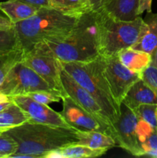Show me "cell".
Instances as JSON below:
<instances>
[{
	"label": "cell",
	"mask_w": 157,
	"mask_h": 158,
	"mask_svg": "<svg viewBox=\"0 0 157 158\" xmlns=\"http://www.w3.org/2000/svg\"><path fill=\"white\" fill-rule=\"evenodd\" d=\"M22 54L23 51L19 48L6 52H0V85L13 66L21 61Z\"/></svg>",
	"instance_id": "cell-22"
},
{
	"label": "cell",
	"mask_w": 157,
	"mask_h": 158,
	"mask_svg": "<svg viewBox=\"0 0 157 158\" xmlns=\"http://www.w3.org/2000/svg\"><path fill=\"white\" fill-rule=\"evenodd\" d=\"M156 117H157V111H156Z\"/></svg>",
	"instance_id": "cell-36"
},
{
	"label": "cell",
	"mask_w": 157,
	"mask_h": 158,
	"mask_svg": "<svg viewBox=\"0 0 157 158\" xmlns=\"http://www.w3.org/2000/svg\"><path fill=\"white\" fill-rule=\"evenodd\" d=\"M151 58H152V60H151V64L155 66V67H157V47L155 49V51L152 52V55H151Z\"/></svg>",
	"instance_id": "cell-33"
},
{
	"label": "cell",
	"mask_w": 157,
	"mask_h": 158,
	"mask_svg": "<svg viewBox=\"0 0 157 158\" xmlns=\"http://www.w3.org/2000/svg\"><path fill=\"white\" fill-rule=\"evenodd\" d=\"M78 17L66 15L50 6H44L30 18L14 25L18 47L23 52L42 42L64 39L76 25Z\"/></svg>",
	"instance_id": "cell-2"
},
{
	"label": "cell",
	"mask_w": 157,
	"mask_h": 158,
	"mask_svg": "<svg viewBox=\"0 0 157 158\" xmlns=\"http://www.w3.org/2000/svg\"><path fill=\"white\" fill-rule=\"evenodd\" d=\"M99 9L123 21H132L139 16V0H106Z\"/></svg>",
	"instance_id": "cell-15"
},
{
	"label": "cell",
	"mask_w": 157,
	"mask_h": 158,
	"mask_svg": "<svg viewBox=\"0 0 157 158\" xmlns=\"http://www.w3.org/2000/svg\"><path fill=\"white\" fill-rule=\"evenodd\" d=\"M143 156L157 157V127H155L141 144Z\"/></svg>",
	"instance_id": "cell-27"
},
{
	"label": "cell",
	"mask_w": 157,
	"mask_h": 158,
	"mask_svg": "<svg viewBox=\"0 0 157 158\" xmlns=\"http://www.w3.org/2000/svg\"><path fill=\"white\" fill-rule=\"evenodd\" d=\"M102 57L105 75L111 92L117 103L121 105L129 88L141 79V73L130 70L123 66L116 56Z\"/></svg>",
	"instance_id": "cell-9"
},
{
	"label": "cell",
	"mask_w": 157,
	"mask_h": 158,
	"mask_svg": "<svg viewBox=\"0 0 157 158\" xmlns=\"http://www.w3.org/2000/svg\"><path fill=\"white\" fill-rule=\"evenodd\" d=\"M10 98L27 114L30 123L73 128L64 120L60 113L55 111L48 105L38 103L28 96H14Z\"/></svg>",
	"instance_id": "cell-10"
},
{
	"label": "cell",
	"mask_w": 157,
	"mask_h": 158,
	"mask_svg": "<svg viewBox=\"0 0 157 158\" xmlns=\"http://www.w3.org/2000/svg\"><path fill=\"white\" fill-rule=\"evenodd\" d=\"M17 150V142L6 131L0 132V158H11Z\"/></svg>",
	"instance_id": "cell-24"
},
{
	"label": "cell",
	"mask_w": 157,
	"mask_h": 158,
	"mask_svg": "<svg viewBox=\"0 0 157 158\" xmlns=\"http://www.w3.org/2000/svg\"><path fill=\"white\" fill-rule=\"evenodd\" d=\"M108 151L106 149H92L85 145L75 143L49 152L45 158H86L96 157Z\"/></svg>",
	"instance_id": "cell-18"
},
{
	"label": "cell",
	"mask_w": 157,
	"mask_h": 158,
	"mask_svg": "<svg viewBox=\"0 0 157 158\" xmlns=\"http://www.w3.org/2000/svg\"><path fill=\"white\" fill-rule=\"evenodd\" d=\"M18 1L24 2L34 5V6H38V7L49 6V0H18Z\"/></svg>",
	"instance_id": "cell-31"
},
{
	"label": "cell",
	"mask_w": 157,
	"mask_h": 158,
	"mask_svg": "<svg viewBox=\"0 0 157 158\" xmlns=\"http://www.w3.org/2000/svg\"><path fill=\"white\" fill-rule=\"evenodd\" d=\"M29 120L27 114L12 101L6 109L0 112V132L7 131Z\"/></svg>",
	"instance_id": "cell-21"
},
{
	"label": "cell",
	"mask_w": 157,
	"mask_h": 158,
	"mask_svg": "<svg viewBox=\"0 0 157 158\" xmlns=\"http://www.w3.org/2000/svg\"><path fill=\"white\" fill-rule=\"evenodd\" d=\"M33 48L47 52L62 62H86L99 56L95 33V12L78 17L70 32L56 42H42ZM32 48V49H33Z\"/></svg>",
	"instance_id": "cell-3"
},
{
	"label": "cell",
	"mask_w": 157,
	"mask_h": 158,
	"mask_svg": "<svg viewBox=\"0 0 157 158\" xmlns=\"http://www.w3.org/2000/svg\"><path fill=\"white\" fill-rule=\"evenodd\" d=\"M40 8L18 0H5L0 2V11L14 24L32 17Z\"/></svg>",
	"instance_id": "cell-16"
},
{
	"label": "cell",
	"mask_w": 157,
	"mask_h": 158,
	"mask_svg": "<svg viewBox=\"0 0 157 158\" xmlns=\"http://www.w3.org/2000/svg\"><path fill=\"white\" fill-rule=\"evenodd\" d=\"M141 80L157 94V67L149 65L141 73Z\"/></svg>",
	"instance_id": "cell-28"
},
{
	"label": "cell",
	"mask_w": 157,
	"mask_h": 158,
	"mask_svg": "<svg viewBox=\"0 0 157 158\" xmlns=\"http://www.w3.org/2000/svg\"><path fill=\"white\" fill-rule=\"evenodd\" d=\"M62 110L60 112L64 120L72 127L79 131H95L110 135V125L101 122L80 107L68 96L62 99Z\"/></svg>",
	"instance_id": "cell-11"
},
{
	"label": "cell",
	"mask_w": 157,
	"mask_h": 158,
	"mask_svg": "<svg viewBox=\"0 0 157 158\" xmlns=\"http://www.w3.org/2000/svg\"><path fill=\"white\" fill-rule=\"evenodd\" d=\"M11 100V98L8 96L5 95V94L0 93V103H2V102H7Z\"/></svg>",
	"instance_id": "cell-35"
},
{
	"label": "cell",
	"mask_w": 157,
	"mask_h": 158,
	"mask_svg": "<svg viewBox=\"0 0 157 158\" xmlns=\"http://www.w3.org/2000/svg\"><path fill=\"white\" fill-rule=\"evenodd\" d=\"M60 79L62 86L66 96L99 120L110 125L104 112L92 96L78 84L62 67L60 71Z\"/></svg>",
	"instance_id": "cell-12"
},
{
	"label": "cell",
	"mask_w": 157,
	"mask_h": 158,
	"mask_svg": "<svg viewBox=\"0 0 157 158\" xmlns=\"http://www.w3.org/2000/svg\"><path fill=\"white\" fill-rule=\"evenodd\" d=\"M146 11L147 12H152V0H139V15H141Z\"/></svg>",
	"instance_id": "cell-29"
},
{
	"label": "cell",
	"mask_w": 157,
	"mask_h": 158,
	"mask_svg": "<svg viewBox=\"0 0 157 158\" xmlns=\"http://www.w3.org/2000/svg\"><path fill=\"white\" fill-rule=\"evenodd\" d=\"M12 100H9V101H7V102H2V103H0V112L2 110H4L5 109H6V108L8 107V106H9V105L12 103Z\"/></svg>",
	"instance_id": "cell-34"
},
{
	"label": "cell",
	"mask_w": 157,
	"mask_h": 158,
	"mask_svg": "<svg viewBox=\"0 0 157 158\" xmlns=\"http://www.w3.org/2000/svg\"><path fill=\"white\" fill-rule=\"evenodd\" d=\"M21 61L33 69L51 87L66 97L60 79L62 66L59 60L47 52L33 48L23 52Z\"/></svg>",
	"instance_id": "cell-8"
},
{
	"label": "cell",
	"mask_w": 157,
	"mask_h": 158,
	"mask_svg": "<svg viewBox=\"0 0 157 158\" xmlns=\"http://www.w3.org/2000/svg\"><path fill=\"white\" fill-rule=\"evenodd\" d=\"M18 48L19 47L14 28L11 29H0V52H6Z\"/></svg>",
	"instance_id": "cell-25"
},
{
	"label": "cell",
	"mask_w": 157,
	"mask_h": 158,
	"mask_svg": "<svg viewBox=\"0 0 157 158\" xmlns=\"http://www.w3.org/2000/svg\"><path fill=\"white\" fill-rule=\"evenodd\" d=\"M123 66L130 70L141 73L149 65L151 64V55L132 47L120 50L116 55Z\"/></svg>",
	"instance_id": "cell-17"
},
{
	"label": "cell",
	"mask_w": 157,
	"mask_h": 158,
	"mask_svg": "<svg viewBox=\"0 0 157 158\" xmlns=\"http://www.w3.org/2000/svg\"><path fill=\"white\" fill-rule=\"evenodd\" d=\"M77 131L26 122L6 131L18 143V150L11 158H45L49 152L78 143Z\"/></svg>",
	"instance_id": "cell-1"
},
{
	"label": "cell",
	"mask_w": 157,
	"mask_h": 158,
	"mask_svg": "<svg viewBox=\"0 0 157 158\" xmlns=\"http://www.w3.org/2000/svg\"><path fill=\"white\" fill-rule=\"evenodd\" d=\"M138 41L132 46L152 55L157 47V13L147 12Z\"/></svg>",
	"instance_id": "cell-14"
},
{
	"label": "cell",
	"mask_w": 157,
	"mask_h": 158,
	"mask_svg": "<svg viewBox=\"0 0 157 158\" xmlns=\"http://www.w3.org/2000/svg\"><path fill=\"white\" fill-rule=\"evenodd\" d=\"M122 103L134 110L142 104H157V94L140 79L129 88Z\"/></svg>",
	"instance_id": "cell-13"
},
{
	"label": "cell",
	"mask_w": 157,
	"mask_h": 158,
	"mask_svg": "<svg viewBox=\"0 0 157 158\" xmlns=\"http://www.w3.org/2000/svg\"><path fill=\"white\" fill-rule=\"evenodd\" d=\"M120 116L110 125V136L120 148L134 156H143L139 143L135 128L139 117L132 110L121 103Z\"/></svg>",
	"instance_id": "cell-7"
},
{
	"label": "cell",
	"mask_w": 157,
	"mask_h": 158,
	"mask_svg": "<svg viewBox=\"0 0 157 158\" xmlns=\"http://www.w3.org/2000/svg\"><path fill=\"white\" fill-rule=\"evenodd\" d=\"M94 12L99 56H116L120 50L132 47L138 41L144 24L140 15L132 21H123L112 17L103 9Z\"/></svg>",
	"instance_id": "cell-5"
},
{
	"label": "cell",
	"mask_w": 157,
	"mask_h": 158,
	"mask_svg": "<svg viewBox=\"0 0 157 158\" xmlns=\"http://www.w3.org/2000/svg\"><path fill=\"white\" fill-rule=\"evenodd\" d=\"M60 62L61 66L92 96L110 123L120 116V106L114 98L104 73L103 57L86 62Z\"/></svg>",
	"instance_id": "cell-4"
},
{
	"label": "cell",
	"mask_w": 157,
	"mask_h": 158,
	"mask_svg": "<svg viewBox=\"0 0 157 158\" xmlns=\"http://www.w3.org/2000/svg\"><path fill=\"white\" fill-rule=\"evenodd\" d=\"M133 111L139 118L149 123L153 127H157V104H142Z\"/></svg>",
	"instance_id": "cell-23"
},
{
	"label": "cell",
	"mask_w": 157,
	"mask_h": 158,
	"mask_svg": "<svg viewBox=\"0 0 157 158\" xmlns=\"http://www.w3.org/2000/svg\"><path fill=\"white\" fill-rule=\"evenodd\" d=\"M14 23L9 20L8 17L0 15V29H11L14 28Z\"/></svg>",
	"instance_id": "cell-30"
},
{
	"label": "cell",
	"mask_w": 157,
	"mask_h": 158,
	"mask_svg": "<svg viewBox=\"0 0 157 158\" xmlns=\"http://www.w3.org/2000/svg\"><path fill=\"white\" fill-rule=\"evenodd\" d=\"M78 143L92 149L109 150L115 146V141L110 135L95 131H79L76 132Z\"/></svg>",
	"instance_id": "cell-19"
},
{
	"label": "cell",
	"mask_w": 157,
	"mask_h": 158,
	"mask_svg": "<svg viewBox=\"0 0 157 158\" xmlns=\"http://www.w3.org/2000/svg\"><path fill=\"white\" fill-rule=\"evenodd\" d=\"M26 96H28L38 103L46 105H49V103H54V102H58L62 98L61 94H58V93L42 90L29 93V94Z\"/></svg>",
	"instance_id": "cell-26"
},
{
	"label": "cell",
	"mask_w": 157,
	"mask_h": 158,
	"mask_svg": "<svg viewBox=\"0 0 157 158\" xmlns=\"http://www.w3.org/2000/svg\"><path fill=\"white\" fill-rule=\"evenodd\" d=\"M106 0H92V11H96L102 6L103 3Z\"/></svg>",
	"instance_id": "cell-32"
},
{
	"label": "cell",
	"mask_w": 157,
	"mask_h": 158,
	"mask_svg": "<svg viewBox=\"0 0 157 158\" xmlns=\"http://www.w3.org/2000/svg\"><path fill=\"white\" fill-rule=\"evenodd\" d=\"M41 90L61 94L52 89L39 75L22 61L13 66L0 85V93L9 97L26 96L29 93Z\"/></svg>",
	"instance_id": "cell-6"
},
{
	"label": "cell",
	"mask_w": 157,
	"mask_h": 158,
	"mask_svg": "<svg viewBox=\"0 0 157 158\" xmlns=\"http://www.w3.org/2000/svg\"><path fill=\"white\" fill-rule=\"evenodd\" d=\"M49 6L62 13L76 17L92 11V0H49Z\"/></svg>",
	"instance_id": "cell-20"
}]
</instances>
